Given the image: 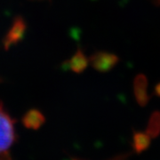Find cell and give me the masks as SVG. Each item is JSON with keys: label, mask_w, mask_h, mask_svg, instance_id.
Wrapping results in <instances>:
<instances>
[{"label": "cell", "mask_w": 160, "mask_h": 160, "mask_svg": "<svg viewBox=\"0 0 160 160\" xmlns=\"http://www.w3.org/2000/svg\"><path fill=\"white\" fill-rule=\"evenodd\" d=\"M133 149L137 152L141 153L149 148L150 144V136L145 132H135L133 134Z\"/></svg>", "instance_id": "4"}, {"label": "cell", "mask_w": 160, "mask_h": 160, "mask_svg": "<svg viewBox=\"0 0 160 160\" xmlns=\"http://www.w3.org/2000/svg\"><path fill=\"white\" fill-rule=\"evenodd\" d=\"M0 160H8V159H7V158H6V155H4V156H0Z\"/></svg>", "instance_id": "7"}, {"label": "cell", "mask_w": 160, "mask_h": 160, "mask_svg": "<svg viewBox=\"0 0 160 160\" xmlns=\"http://www.w3.org/2000/svg\"><path fill=\"white\" fill-rule=\"evenodd\" d=\"M15 138L14 124L9 114L0 105V156L6 154Z\"/></svg>", "instance_id": "1"}, {"label": "cell", "mask_w": 160, "mask_h": 160, "mask_svg": "<svg viewBox=\"0 0 160 160\" xmlns=\"http://www.w3.org/2000/svg\"><path fill=\"white\" fill-rule=\"evenodd\" d=\"M133 90L136 102L140 106L144 107L149 102L148 94V81L146 77L142 74L136 76L133 84Z\"/></svg>", "instance_id": "2"}, {"label": "cell", "mask_w": 160, "mask_h": 160, "mask_svg": "<svg viewBox=\"0 0 160 160\" xmlns=\"http://www.w3.org/2000/svg\"><path fill=\"white\" fill-rule=\"evenodd\" d=\"M155 92H156V94L158 95V96H159L160 97V83H158L156 87H155Z\"/></svg>", "instance_id": "6"}, {"label": "cell", "mask_w": 160, "mask_h": 160, "mask_svg": "<svg viewBox=\"0 0 160 160\" xmlns=\"http://www.w3.org/2000/svg\"><path fill=\"white\" fill-rule=\"evenodd\" d=\"M146 132L149 134L150 138L157 137L160 132V112H153L149 118V124Z\"/></svg>", "instance_id": "5"}, {"label": "cell", "mask_w": 160, "mask_h": 160, "mask_svg": "<svg viewBox=\"0 0 160 160\" xmlns=\"http://www.w3.org/2000/svg\"><path fill=\"white\" fill-rule=\"evenodd\" d=\"M118 62V58L109 52H98L92 57V64L100 71H108Z\"/></svg>", "instance_id": "3"}]
</instances>
